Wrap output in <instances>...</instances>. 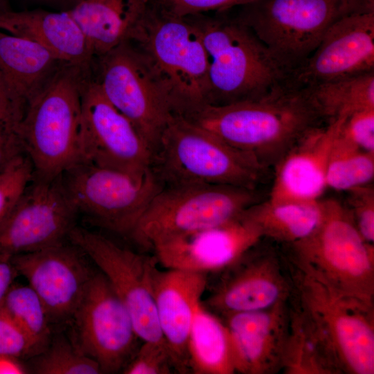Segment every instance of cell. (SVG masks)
<instances>
[{"instance_id":"6da1fadb","label":"cell","mask_w":374,"mask_h":374,"mask_svg":"<svg viewBox=\"0 0 374 374\" xmlns=\"http://www.w3.org/2000/svg\"><path fill=\"white\" fill-rule=\"evenodd\" d=\"M181 116L269 170L325 121L307 87L285 84L256 98L205 104Z\"/></svg>"},{"instance_id":"7a4b0ae2","label":"cell","mask_w":374,"mask_h":374,"mask_svg":"<svg viewBox=\"0 0 374 374\" xmlns=\"http://www.w3.org/2000/svg\"><path fill=\"white\" fill-rule=\"evenodd\" d=\"M91 68L65 65L17 127L34 177L53 179L81 161L82 93Z\"/></svg>"},{"instance_id":"3957f363","label":"cell","mask_w":374,"mask_h":374,"mask_svg":"<svg viewBox=\"0 0 374 374\" xmlns=\"http://www.w3.org/2000/svg\"><path fill=\"white\" fill-rule=\"evenodd\" d=\"M143 55L166 91L175 114L207 104L208 62L192 16L166 13L151 1L128 40Z\"/></svg>"},{"instance_id":"277c9868","label":"cell","mask_w":374,"mask_h":374,"mask_svg":"<svg viewBox=\"0 0 374 374\" xmlns=\"http://www.w3.org/2000/svg\"><path fill=\"white\" fill-rule=\"evenodd\" d=\"M150 169L163 186L202 184L251 189L258 188L270 170L179 114L163 130Z\"/></svg>"},{"instance_id":"5b68a950","label":"cell","mask_w":374,"mask_h":374,"mask_svg":"<svg viewBox=\"0 0 374 374\" xmlns=\"http://www.w3.org/2000/svg\"><path fill=\"white\" fill-rule=\"evenodd\" d=\"M192 16L208 62L207 104L222 105L260 97L283 84L287 71L238 19Z\"/></svg>"},{"instance_id":"8992f818","label":"cell","mask_w":374,"mask_h":374,"mask_svg":"<svg viewBox=\"0 0 374 374\" xmlns=\"http://www.w3.org/2000/svg\"><path fill=\"white\" fill-rule=\"evenodd\" d=\"M292 294L324 335L342 373H374V309L347 296L283 251Z\"/></svg>"},{"instance_id":"52a82bcc","label":"cell","mask_w":374,"mask_h":374,"mask_svg":"<svg viewBox=\"0 0 374 374\" xmlns=\"http://www.w3.org/2000/svg\"><path fill=\"white\" fill-rule=\"evenodd\" d=\"M374 12V0H256L238 19L287 71L301 66L328 28L350 15Z\"/></svg>"},{"instance_id":"ba28073f","label":"cell","mask_w":374,"mask_h":374,"mask_svg":"<svg viewBox=\"0 0 374 374\" xmlns=\"http://www.w3.org/2000/svg\"><path fill=\"white\" fill-rule=\"evenodd\" d=\"M323 205L321 220L310 235L280 245L335 289L373 306V244L362 237L347 207L335 199Z\"/></svg>"},{"instance_id":"9c48e42d","label":"cell","mask_w":374,"mask_h":374,"mask_svg":"<svg viewBox=\"0 0 374 374\" xmlns=\"http://www.w3.org/2000/svg\"><path fill=\"white\" fill-rule=\"evenodd\" d=\"M263 197L258 188L202 184L164 186L129 237L148 248L162 238L229 222Z\"/></svg>"},{"instance_id":"30bf717a","label":"cell","mask_w":374,"mask_h":374,"mask_svg":"<svg viewBox=\"0 0 374 374\" xmlns=\"http://www.w3.org/2000/svg\"><path fill=\"white\" fill-rule=\"evenodd\" d=\"M78 214L112 232L130 236L163 185L150 169L141 179L80 161L62 175Z\"/></svg>"},{"instance_id":"8fae6325","label":"cell","mask_w":374,"mask_h":374,"mask_svg":"<svg viewBox=\"0 0 374 374\" xmlns=\"http://www.w3.org/2000/svg\"><path fill=\"white\" fill-rule=\"evenodd\" d=\"M94 59L98 64L93 80L106 99L134 125L153 155L175 114L153 71L130 41Z\"/></svg>"},{"instance_id":"7c38bea8","label":"cell","mask_w":374,"mask_h":374,"mask_svg":"<svg viewBox=\"0 0 374 374\" xmlns=\"http://www.w3.org/2000/svg\"><path fill=\"white\" fill-rule=\"evenodd\" d=\"M68 238L106 277L129 312L139 339L143 341H164L153 293L158 271L155 256L136 253L100 233L76 226Z\"/></svg>"},{"instance_id":"4fadbf2b","label":"cell","mask_w":374,"mask_h":374,"mask_svg":"<svg viewBox=\"0 0 374 374\" xmlns=\"http://www.w3.org/2000/svg\"><path fill=\"white\" fill-rule=\"evenodd\" d=\"M152 153L132 122L87 77L82 93L81 161L142 179Z\"/></svg>"},{"instance_id":"5bb4252c","label":"cell","mask_w":374,"mask_h":374,"mask_svg":"<svg viewBox=\"0 0 374 374\" xmlns=\"http://www.w3.org/2000/svg\"><path fill=\"white\" fill-rule=\"evenodd\" d=\"M77 215L61 176L33 177L0 222V256L11 258L62 243Z\"/></svg>"},{"instance_id":"9a60e30c","label":"cell","mask_w":374,"mask_h":374,"mask_svg":"<svg viewBox=\"0 0 374 374\" xmlns=\"http://www.w3.org/2000/svg\"><path fill=\"white\" fill-rule=\"evenodd\" d=\"M202 305L220 316L260 310L287 301L292 283L280 246L263 238L224 271Z\"/></svg>"},{"instance_id":"2e32d148","label":"cell","mask_w":374,"mask_h":374,"mask_svg":"<svg viewBox=\"0 0 374 374\" xmlns=\"http://www.w3.org/2000/svg\"><path fill=\"white\" fill-rule=\"evenodd\" d=\"M73 317L82 351L102 372L124 368L139 337L129 312L101 272L93 274Z\"/></svg>"},{"instance_id":"e0dca14e","label":"cell","mask_w":374,"mask_h":374,"mask_svg":"<svg viewBox=\"0 0 374 374\" xmlns=\"http://www.w3.org/2000/svg\"><path fill=\"white\" fill-rule=\"evenodd\" d=\"M244 211L217 226L158 239L149 248L167 269L207 275L224 271L264 238Z\"/></svg>"},{"instance_id":"ac0fdd59","label":"cell","mask_w":374,"mask_h":374,"mask_svg":"<svg viewBox=\"0 0 374 374\" xmlns=\"http://www.w3.org/2000/svg\"><path fill=\"white\" fill-rule=\"evenodd\" d=\"M76 247L61 243L11 258L44 303L50 320L73 316L93 275Z\"/></svg>"},{"instance_id":"d6986e66","label":"cell","mask_w":374,"mask_h":374,"mask_svg":"<svg viewBox=\"0 0 374 374\" xmlns=\"http://www.w3.org/2000/svg\"><path fill=\"white\" fill-rule=\"evenodd\" d=\"M374 12L346 16L326 31L317 47L296 70L303 87L373 71Z\"/></svg>"},{"instance_id":"ffe728a7","label":"cell","mask_w":374,"mask_h":374,"mask_svg":"<svg viewBox=\"0 0 374 374\" xmlns=\"http://www.w3.org/2000/svg\"><path fill=\"white\" fill-rule=\"evenodd\" d=\"M222 317L233 339L237 373L273 374L281 371L289 328L287 301Z\"/></svg>"},{"instance_id":"44dd1931","label":"cell","mask_w":374,"mask_h":374,"mask_svg":"<svg viewBox=\"0 0 374 374\" xmlns=\"http://www.w3.org/2000/svg\"><path fill=\"white\" fill-rule=\"evenodd\" d=\"M206 285L207 274L177 269H158L154 278L160 330L170 350L175 371L179 373L190 371L189 335Z\"/></svg>"},{"instance_id":"7402d4cb","label":"cell","mask_w":374,"mask_h":374,"mask_svg":"<svg viewBox=\"0 0 374 374\" xmlns=\"http://www.w3.org/2000/svg\"><path fill=\"white\" fill-rule=\"evenodd\" d=\"M339 125L337 120L313 129L283 156L274 167L270 202L320 199L327 188L328 162Z\"/></svg>"},{"instance_id":"603a6c76","label":"cell","mask_w":374,"mask_h":374,"mask_svg":"<svg viewBox=\"0 0 374 374\" xmlns=\"http://www.w3.org/2000/svg\"><path fill=\"white\" fill-rule=\"evenodd\" d=\"M65 65L41 45L0 30V85L17 124L29 104Z\"/></svg>"},{"instance_id":"cb8c5ba5","label":"cell","mask_w":374,"mask_h":374,"mask_svg":"<svg viewBox=\"0 0 374 374\" xmlns=\"http://www.w3.org/2000/svg\"><path fill=\"white\" fill-rule=\"evenodd\" d=\"M0 30L34 42L64 63L91 68L92 49L68 10L0 11Z\"/></svg>"},{"instance_id":"d4e9b609","label":"cell","mask_w":374,"mask_h":374,"mask_svg":"<svg viewBox=\"0 0 374 374\" xmlns=\"http://www.w3.org/2000/svg\"><path fill=\"white\" fill-rule=\"evenodd\" d=\"M150 1L82 0L68 11L86 37L96 58L128 40Z\"/></svg>"},{"instance_id":"484cf974","label":"cell","mask_w":374,"mask_h":374,"mask_svg":"<svg viewBox=\"0 0 374 374\" xmlns=\"http://www.w3.org/2000/svg\"><path fill=\"white\" fill-rule=\"evenodd\" d=\"M289 328L282 369L287 374H341L327 339L312 317L290 293Z\"/></svg>"},{"instance_id":"4316f807","label":"cell","mask_w":374,"mask_h":374,"mask_svg":"<svg viewBox=\"0 0 374 374\" xmlns=\"http://www.w3.org/2000/svg\"><path fill=\"white\" fill-rule=\"evenodd\" d=\"M190 371L195 374H233L237 359L233 339L224 321L202 303L191 326L188 344Z\"/></svg>"},{"instance_id":"83f0119b","label":"cell","mask_w":374,"mask_h":374,"mask_svg":"<svg viewBox=\"0 0 374 374\" xmlns=\"http://www.w3.org/2000/svg\"><path fill=\"white\" fill-rule=\"evenodd\" d=\"M323 200L272 202L264 199L244 212L263 237L279 244H290L310 235L323 215Z\"/></svg>"},{"instance_id":"f1b7e54d","label":"cell","mask_w":374,"mask_h":374,"mask_svg":"<svg viewBox=\"0 0 374 374\" xmlns=\"http://www.w3.org/2000/svg\"><path fill=\"white\" fill-rule=\"evenodd\" d=\"M305 87L326 123L374 109L373 71Z\"/></svg>"},{"instance_id":"f546056e","label":"cell","mask_w":374,"mask_h":374,"mask_svg":"<svg viewBox=\"0 0 374 374\" xmlns=\"http://www.w3.org/2000/svg\"><path fill=\"white\" fill-rule=\"evenodd\" d=\"M339 127L328 162L327 187L348 191L371 184L374 177V152L362 150L344 139L339 134Z\"/></svg>"},{"instance_id":"4dcf8cb0","label":"cell","mask_w":374,"mask_h":374,"mask_svg":"<svg viewBox=\"0 0 374 374\" xmlns=\"http://www.w3.org/2000/svg\"><path fill=\"white\" fill-rule=\"evenodd\" d=\"M3 308L30 338L39 350L46 345L50 319L36 292L28 285L12 284L2 303Z\"/></svg>"},{"instance_id":"1f68e13d","label":"cell","mask_w":374,"mask_h":374,"mask_svg":"<svg viewBox=\"0 0 374 374\" xmlns=\"http://www.w3.org/2000/svg\"><path fill=\"white\" fill-rule=\"evenodd\" d=\"M35 373L40 374H98L100 366L93 359L64 340L57 341L38 360Z\"/></svg>"},{"instance_id":"d6a6232c","label":"cell","mask_w":374,"mask_h":374,"mask_svg":"<svg viewBox=\"0 0 374 374\" xmlns=\"http://www.w3.org/2000/svg\"><path fill=\"white\" fill-rule=\"evenodd\" d=\"M33 176V165L24 153L0 172V222L14 206Z\"/></svg>"},{"instance_id":"836d02e7","label":"cell","mask_w":374,"mask_h":374,"mask_svg":"<svg viewBox=\"0 0 374 374\" xmlns=\"http://www.w3.org/2000/svg\"><path fill=\"white\" fill-rule=\"evenodd\" d=\"M123 368L125 374H169L175 371L166 341H143Z\"/></svg>"},{"instance_id":"e575fe53","label":"cell","mask_w":374,"mask_h":374,"mask_svg":"<svg viewBox=\"0 0 374 374\" xmlns=\"http://www.w3.org/2000/svg\"><path fill=\"white\" fill-rule=\"evenodd\" d=\"M349 210L355 224L365 241L374 242V188L371 184L348 191Z\"/></svg>"},{"instance_id":"d590c367","label":"cell","mask_w":374,"mask_h":374,"mask_svg":"<svg viewBox=\"0 0 374 374\" xmlns=\"http://www.w3.org/2000/svg\"><path fill=\"white\" fill-rule=\"evenodd\" d=\"M39 351L24 330L0 306V355L19 358Z\"/></svg>"},{"instance_id":"8d00e7d4","label":"cell","mask_w":374,"mask_h":374,"mask_svg":"<svg viewBox=\"0 0 374 374\" xmlns=\"http://www.w3.org/2000/svg\"><path fill=\"white\" fill-rule=\"evenodd\" d=\"M339 134L356 147L374 152V109L357 112L340 119Z\"/></svg>"},{"instance_id":"74e56055","label":"cell","mask_w":374,"mask_h":374,"mask_svg":"<svg viewBox=\"0 0 374 374\" xmlns=\"http://www.w3.org/2000/svg\"><path fill=\"white\" fill-rule=\"evenodd\" d=\"M256 0H151L161 11L178 17H186L211 11H222L243 6Z\"/></svg>"},{"instance_id":"f35d334b","label":"cell","mask_w":374,"mask_h":374,"mask_svg":"<svg viewBox=\"0 0 374 374\" xmlns=\"http://www.w3.org/2000/svg\"><path fill=\"white\" fill-rule=\"evenodd\" d=\"M17 272L11 258L0 256V306L13 284Z\"/></svg>"},{"instance_id":"ab89813d","label":"cell","mask_w":374,"mask_h":374,"mask_svg":"<svg viewBox=\"0 0 374 374\" xmlns=\"http://www.w3.org/2000/svg\"><path fill=\"white\" fill-rule=\"evenodd\" d=\"M17 358L0 355V374L26 373L25 367Z\"/></svg>"},{"instance_id":"60d3db41","label":"cell","mask_w":374,"mask_h":374,"mask_svg":"<svg viewBox=\"0 0 374 374\" xmlns=\"http://www.w3.org/2000/svg\"><path fill=\"white\" fill-rule=\"evenodd\" d=\"M39 1L52 3V4H59V5H69L70 4L72 8L82 0H39Z\"/></svg>"},{"instance_id":"b9f144b4","label":"cell","mask_w":374,"mask_h":374,"mask_svg":"<svg viewBox=\"0 0 374 374\" xmlns=\"http://www.w3.org/2000/svg\"><path fill=\"white\" fill-rule=\"evenodd\" d=\"M10 10L9 8L8 0H0V11Z\"/></svg>"},{"instance_id":"7bdbcfd3","label":"cell","mask_w":374,"mask_h":374,"mask_svg":"<svg viewBox=\"0 0 374 374\" xmlns=\"http://www.w3.org/2000/svg\"><path fill=\"white\" fill-rule=\"evenodd\" d=\"M2 96H3V93H2V91H1V85H0V99L2 98Z\"/></svg>"}]
</instances>
